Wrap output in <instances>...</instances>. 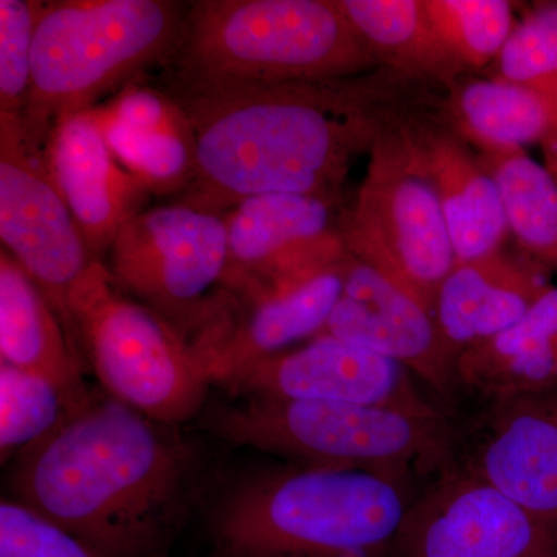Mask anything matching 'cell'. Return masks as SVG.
<instances>
[{
	"mask_svg": "<svg viewBox=\"0 0 557 557\" xmlns=\"http://www.w3.org/2000/svg\"><path fill=\"white\" fill-rule=\"evenodd\" d=\"M413 497L370 472L288 465L226 486L207 527L219 557H391Z\"/></svg>",
	"mask_w": 557,
	"mask_h": 557,
	"instance_id": "3957f363",
	"label": "cell"
},
{
	"mask_svg": "<svg viewBox=\"0 0 557 557\" xmlns=\"http://www.w3.org/2000/svg\"><path fill=\"white\" fill-rule=\"evenodd\" d=\"M443 112L472 146L557 149V90L494 76L461 81L449 91Z\"/></svg>",
	"mask_w": 557,
	"mask_h": 557,
	"instance_id": "603a6c76",
	"label": "cell"
},
{
	"mask_svg": "<svg viewBox=\"0 0 557 557\" xmlns=\"http://www.w3.org/2000/svg\"><path fill=\"white\" fill-rule=\"evenodd\" d=\"M553 271L509 239L480 258L457 260L438 289L434 319L454 364L515 325L555 287Z\"/></svg>",
	"mask_w": 557,
	"mask_h": 557,
	"instance_id": "e0dca14e",
	"label": "cell"
},
{
	"mask_svg": "<svg viewBox=\"0 0 557 557\" xmlns=\"http://www.w3.org/2000/svg\"><path fill=\"white\" fill-rule=\"evenodd\" d=\"M480 163L496 182L509 239L557 271V178L523 148L475 146Z\"/></svg>",
	"mask_w": 557,
	"mask_h": 557,
	"instance_id": "cb8c5ba5",
	"label": "cell"
},
{
	"mask_svg": "<svg viewBox=\"0 0 557 557\" xmlns=\"http://www.w3.org/2000/svg\"><path fill=\"white\" fill-rule=\"evenodd\" d=\"M424 7L440 39L467 72L494 64L518 22L507 0H424Z\"/></svg>",
	"mask_w": 557,
	"mask_h": 557,
	"instance_id": "4316f807",
	"label": "cell"
},
{
	"mask_svg": "<svg viewBox=\"0 0 557 557\" xmlns=\"http://www.w3.org/2000/svg\"><path fill=\"white\" fill-rule=\"evenodd\" d=\"M0 557H106L20 500L0 504Z\"/></svg>",
	"mask_w": 557,
	"mask_h": 557,
	"instance_id": "f546056e",
	"label": "cell"
},
{
	"mask_svg": "<svg viewBox=\"0 0 557 557\" xmlns=\"http://www.w3.org/2000/svg\"><path fill=\"white\" fill-rule=\"evenodd\" d=\"M380 67L431 87L456 89L467 70L429 20L424 0H336Z\"/></svg>",
	"mask_w": 557,
	"mask_h": 557,
	"instance_id": "7402d4cb",
	"label": "cell"
},
{
	"mask_svg": "<svg viewBox=\"0 0 557 557\" xmlns=\"http://www.w3.org/2000/svg\"><path fill=\"white\" fill-rule=\"evenodd\" d=\"M428 84L379 67L350 78L168 86L196 138L183 203L223 215L249 197H339L358 157L384 131L424 109Z\"/></svg>",
	"mask_w": 557,
	"mask_h": 557,
	"instance_id": "6da1fadb",
	"label": "cell"
},
{
	"mask_svg": "<svg viewBox=\"0 0 557 557\" xmlns=\"http://www.w3.org/2000/svg\"><path fill=\"white\" fill-rule=\"evenodd\" d=\"M336 0H199L164 62L168 86L350 78L379 69Z\"/></svg>",
	"mask_w": 557,
	"mask_h": 557,
	"instance_id": "277c9868",
	"label": "cell"
},
{
	"mask_svg": "<svg viewBox=\"0 0 557 557\" xmlns=\"http://www.w3.org/2000/svg\"><path fill=\"white\" fill-rule=\"evenodd\" d=\"M458 388L482 399L557 386V287L515 325L457 359Z\"/></svg>",
	"mask_w": 557,
	"mask_h": 557,
	"instance_id": "44dd1931",
	"label": "cell"
},
{
	"mask_svg": "<svg viewBox=\"0 0 557 557\" xmlns=\"http://www.w3.org/2000/svg\"><path fill=\"white\" fill-rule=\"evenodd\" d=\"M401 119L370 149L366 177L354 205L344 212L343 237L355 259L434 314L438 289L457 258L434 189L410 160L399 135Z\"/></svg>",
	"mask_w": 557,
	"mask_h": 557,
	"instance_id": "9c48e42d",
	"label": "cell"
},
{
	"mask_svg": "<svg viewBox=\"0 0 557 557\" xmlns=\"http://www.w3.org/2000/svg\"><path fill=\"white\" fill-rule=\"evenodd\" d=\"M348 258L295 287L237 300L228 321L200 351L209 383L228 386L263 359L321 335L343 293Z\"/></svg>",
	"mask_w": 557,
	"mask_h": 557,
	"instance_id": "d6986e66",
	"label": "cell"
},
{
	"mask_svg": "<svg viewBox=\"0 0 557 557\" xmlns=\"http://www.w3.org/2000/svg\"><path fill=\"white\" fill-rule=\"evenodd\" d=\"M398 131L410 160L434 189L457 260L504 247L509 233L496 182L443 109L440 115L426 109L406 113Z\"/></svg>",
	"mask_w": 557,
	"mask_h": 557,
	"instance_id": "2e32d148",
	"label": "cell"
},
{
	"mask_svg": "<svg viewBox=\"0 0 557 557\" xmlns=\"http://www.w3.org/2000/svg\"><path fill=\"white\" fill-rule=\"evenodd\" d=\"M557 557V556H556Z\"/></svg>",
	"mask_w": 557,
	"mask_h": 557,
	"instance_id": "1f68e13d",
	"label": "cell"
},
{
	"mask_svg": "<svg viewBox=\"0 0 557 557\" xmlns=\"http://www.w3.org/2000/svg\"><path fill=\"white\" fill-rule=\"evenodd\" d=\"M73 338L109 397L178 426L203 408L207 370L188 341L95 260L69 298Z\"/></svg>",
	"mask_w": 557,
	"mask_h": 557,
	"instance_id": "52a82bcc",
	"label": "cell"
},
{
	"mask_svg": "<svg viewBox=\"0 0 557 557\" xmlns=\"http://www.w3.org/2000/svg\"><path fill=\"white\" fill-rule=\"evenodd\" d=\"M545 166L548 168L557 178V149L548 150L544 152Z\"/></svg>",
	"mask_w": 557,
	"mask_h": 557,
	"instance_id": "4dcf8cb0",
	"label": "cell"
},
{
	"mask_svg": "<svg viewBox=\"0 0 557 557\" xmlns=\"http://www.w3.org/2000/svg\"><path fill=\"white\" fill-rule=\"evenodd\" d=\"M78 412L57 384L0 361V456L3 465L16 454L38 445Z\"/></svg>",
	"mask_w": 557,
	"mask_h": 557,
	"instance_id": "484cf974",
	"label": "cell"
},
{
	"mask_svg": "<svg viewBox=\"0 0 557 557\" xmlns=\"http://www.w3.org/2000/svg\"><path fill=\"white\" fill-rule=\"evenodd\" d=\"M39 0H0V115H24L32 87V54Z\"/></svg>",
	"mask_w": 557,
	"mask_h": 557,
	"instance_id": "f1b7e54d",
	"label": "cell"
},
{
	"mask_svg": "<svg viewBox=\"0 0 557 557\" xmlns=\"http://www.w3.org/2000/svg\"><path fill=\"white\" fill-rule=\"evenodd\" d=\"M494 65V78L557 90V0L527 10Z\"/></svg>",
	"mask_w": 557,
	"mask_h": 557,
	"instance_id": "83f0119b",
	"label": "cell"
},
{
	"mask_svg": "<svg viewBox=\"0 0 557 557\" xmlns=\"http://www.w3.org/2000/svg\"><path fill=\"white\" fill-rule=\"evenodd\" d=\"M321 335L398 362L445 401L460 392L432 311L351 255L343 293Z\"/></svg>",
	"mask_w": 557,
	"mask_h": 557,
	"instance_id": "9a60e30c",
	"label": "cell"
},
{
	"mask_svg": "<svg viewBox=\"0 0 557 557\" xmlns=\"http://www.w3.org/2000/svg\"><path fill=\"white\" fill-rule=\"evenodd\" d=\"M95 116L115 159L149 194L186 193L196 175V138L188 116L171 126L134 129L106 119L98 108Z\"/></svg>",
	"mask_w": 557,
	"mask_h": 557,
	"instance_id": "d4e9b609",
	"label": "cell"
},
{
	"mask_svg": "<svg viewBox=\"0 0 557 557\" xmlns=\"http://www.w3.org/2000/svg\"><path fill=\"white\" fill-rule=\"evenodd\" d=\"M339 197L263 194L223 214L228 230V287L237 300L295 287L350 252Z\"/></svg>",
	"mask_w": 557,
	"mask_h": 557,
	"instance_id": "8fae6325",
	"label": "cell"
},
{
	"mask_svg": "<svg viewBox=\"0 0 557 557\" xmlns=\"http://www.w3.org/2000/svg\"><path fill=\"white\" fill-rule=\"evenodd\" d=\"M0 359L51 381L76 409L94 401L81 373L79 348L50 300L5 249H0Z\"/></svg>",
	"mask_w": 557,
	"mask_h": 557,
	"instance_id": "ffe728a7",
	"label": "cell"
},
{
	"mask_svg": "<svg viewBox=\"0 0 557 557\" xmlns=\"http://www.w3.org/2000/svg\"><path fill=\"white\" fill-rule=\"evenodd\" d=\"M109 255L120 284L170 322L197 355L236 309L223 215L183 201L143 209L124 223Z\"/></svg>",
	"mask_w": 557,
	"mask_h": 557,
	"instance_id": "ba28073f",
	"label": "cell"
},
{
	"mask_svg": "<svg viewBox=\"0 0 557 557\" xmlns=\"http://www.w3.org/2000/svg\"><path fill=\"white\" fill-rule=\"evenodd\" d=\"M188 7L171 0L44 2L32 54L25 135L42 152L60 121L97 108L146 69L170 60Z\"/></svg>",
	"mask_w": 557,
	"mask_h": 557,
	"instance_id": "5b68a950",
	"label": "cell"
},
{
	"mask_svg": "<svg viewBox=\"0 0 557 557\" xmlns=\"http://www.w3.org/2000/svg\"><path fill=\"white\" fill-rule=\"evenodd\" d=\"M212 428L231 445L295 467L370 472L412 486L418 475L448 468L456 432L445 412L267 398L223 406Z\"/></svg>",
	"mask_w": 557,
	"mask_h": 557,
	"instance_id": "8992f818",
	"label": "cell"
},
{
	"mask_svg": "<svg viewBox=\"0 0 557 557\" xmlns=\"http://www.w3.org/2000/svg\"><path fill=\"white\" fill-rule=\"evenodd\" d=\"M225 388L236 398L346 403L418 413L443 412L421 392L417 376L398 362L324 335L263 359Z\"/></svg>",
	"mask_w": 557,
	"mask_h": 557,
	"instance_id": "5bb4252c",
	"label": "cell"
},
{
	"mask_svg": "<svg viewBox=\"0 0 557 557\" xmlns=\"http://www.w3.org/2000/svg\"><path fill=\"white\" fill-rule=\"evenodd\" d=\"M42 153L91 258L102 260L124 223L143 211L148 190L113 156L94 109L60 121Z\"/></svg>",
	"mask_w": 557,
	"mask_h": 557,
	"instance_id": "ac0fdd59",
	"label": "cell"
},
{
	"mask_svg": "<svg viewBox=\"0 0 557 557\" xmlns=\"http://www.w3.org/2000/svg\"><path fill=\"white\" fill-rule=\"evenodd\" d=\"M0 239L73 338L69 298L95 259L21 116L0 115ZM76 344V343H75Z\"/></svg>",
	"mask_w": 557,
	"mask_h": 557,
	"instance_id": "30bf717a",
	"label": "cell"
},
{
	"mask_svg": "<svg viewBox=\"0 0 557 557\" xmlns=\"http://www.w3.org/2000/svg\"><path fill=\"white\" fill-rule=\"evenodd\" d=\"M556 556L552 528L454 467L416 494L391 547V557Z\"/></svg>",
	"mask_w": 557,
	"mask_h": 557,
	"instance_id": "7c38bea8",
	"label": "cell"
},
{
	"mask_svg": "<svg viewBox=\"0 0 557 557\" xmlns=\"http://www.w3.org/2000/svg\"><path fill=\"white\" fill-rule=\"evenodd\" d=\"M13 487L106 557H164L203 494V454L177 426L94 399L21 454Z\"/></svg>",
	"mask_w": 557,
	"mask_h": 557,
	"instance_id": "7a4b0ae2",
	"label": "cell"
},
{
	"mask_svg": "<svg viewBox=\"0 0 557 557\" xmlns=\"http://www.w3.org/2000/svg\"><path fill=\"white\" fill-rule=\"evenodd\" d=\"M483 405L456 423L448 467L496 487L557 533V386Z\"/></svg>",
	"mask_w": 557,
	"mask_h": 557,
	"instance_id": "4fadbf2b",
	"label": "cell"
}]
</instances>
